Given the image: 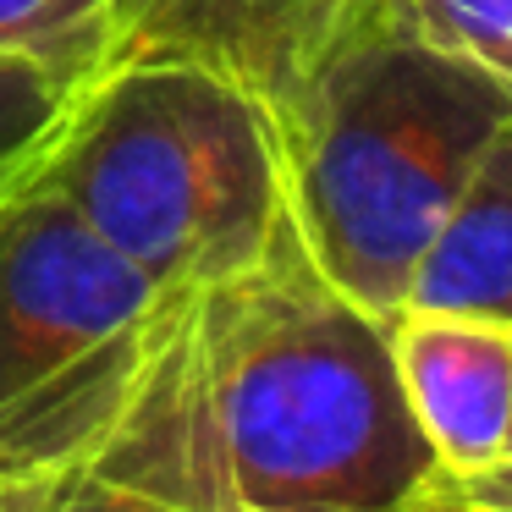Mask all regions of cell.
Wrapping results in <instances>:
<instances>
[{
  "label": "cell",
  "instance_id": "6da1fadb",
  "mask_svg": "<svg viewBox=\"0 0 512 512\" xmlns=\"http://www.w3.org/2000/svg\"><path fill=\"white\" fill-rule=\"evenodd\" d=\"M166 353L232 512H413L441 479L386 320L347 303L287 221L248 270L171 292Z\"/></svg>",
  "mask_w": 512,
  "mask_h": 512
},
{
  "label": "cell",
  "instance_id": "7a4b0ae2",
  "mask_svg": "<svg viewBox=\"0 0 512 512\" xmlns=\"http://www.w3.org/2000/svg\"><path fill=\"white\" fill-rule=\"evenodd\" d=\"M259 105L298 248L347 303L397 320L468 171L512 122V89L424 39L408 0H353Z\"/></svg>",
  "mask_w": 512,
  "mask_h": 512
},
{
  "label": "cell",
  "instance_id": "3957f363",
  "mask_svg": "<svg viewBox=\"0 0 512 512\" xmlns=\"http://www.w3.org/2000/svg\"><path fill=\"white\" fill-rule=\"evenodd\" d=\"M34 177L160 292L248 270L287 221L259 94L177 56H116L72 89Z\"/></svg>",
  "mask_w": 512,
  "mask_h": 512
},
{
  "label": "cell",
  "instance_id": "277c9868",
  "mask_svg": "<svg viewBox=\"0 0 512 512\" xmlns=\"http://www.w3.org/2000/svg\"><path fill=\"white\" fill-rule=\"evenodd\" d=\"M166 298L34 171L0 188V474L50 468L122 402Z\"/></svg>",
  "mask_w": 512,
  "mask_h": 512
},
{
  "label": "cell",
  "instance_id": "5b68a950",
  "mask_svg": "<svg viewBox=\"0 0 512 512\" xmlns=\"http://www.w3.org/2000/svg\"><path fill=\"white\" fill-rule=\"evenodd\" d=\"M386 336L408 413L441 474L496 463L512 419V331L402 309L397 320H386Z\"/></svg>",
  "mask_w": 512,
  "mask_h": 512
},
{
  "label": "cell",
  "instance_id": "8992f818",
  "mask_svg": "<svg viewBox=\"0 0 512 512\" xmlns=\"http://www.w3.org/2000/svg\"><path fill=\"white\" fill-rule=\"evenodd\" d=\"M347 6L353 0H111L116 56L199 61L265 94Z\"/></svg>",
  "mask_w": 512,
  "mask_h": 512
},
{
  "label": "cell",
  "instance_id": "52a82bcc",
  "mask_svg": "<svg viewBox=\"0 0 512 512\" xmlns=\"http://www.w3.org/2000/svg\"><path fill=\"white\" fill-rule=\"evenodd\" d=\"M413 314H457L512 331V122L485 144L452 215L408 281Z\"/></svg>",
  "mask_w": 512,
  "mask_h": 512
},
{
  "label": "cell",
  "instance_id": "ba28073f",
  "mask_svg": "<svg viewBox=\"0 0 512 512\" xmlns=\"http://www.w3.org/2000/svg\"><path fill=\"white\" fill-rule=\"evenodd\" d=\"M0 56H23L83 89L116 56L111 0H0Z\"/></svg>",
  "mask_w": 512,
  "mask_h": 512
},
{
  "label": "cell",
  "instance_id": "9c48e42d",
  "mask_svg": "<svg viewBox=\"0 0 512 512\" xmlns=\"http://www.w3.org/2000/svg\"><path fill=\"white\" fill-rule=\"evenodd\" d=\"M67 100L72 83H61L56 72L34 67L23 56H0V188L34 171Z\"/></svg>",
  "mask_w": 512,
  "mask_h": 512
},
{
  "label": "cell",
  "instance_id": "30bf717a",
  "mask_svg": "<svg viewBox=\"0 0 512 512\" xmlns=\"http://www.w3.org/2000/svg\"><path fill=\"white\" fill-rule=\"evenodd\" d=\"M424 39L512 89V0H408Z\"/></svg>",
  "mask_w": 512,
  "mask_h": 512
},
{
  "label": "cell",
  "instance_id": "8fae6325",
  "mask_svg": "<svg viewBox=\"0 0 512 512\" xmlns=\"http://www.w3.org/2000/svg\"><path fill=\"white\" fill-rule=\"evenodd\" d=\"M413 512H512V457L463 468V474H441Z\"/></svg>",
  "mask_w": 512,
  "mask_h": 512
},
{
  "label": "cell",
  "instance_id": "7c38bea8",
  "mask_svg": "<svg viewBox=\"0 0 512 512\" xmlns=\"http://www.w3.org/2000/svg\"><path fill=\"white\" fill-rule=\"evenodd\" d=\"M0 512H17V490L6 485V479H0Z\"/></svg>",
  "mask_w": 512,
  "mask_h": 512
},
{
  "label": "cell",
  "instance_id": "4fadbf2b",
  "mask_svg": "<svg viewBox=\"0 0 512 512\" xmlns=\"http://www.w3.org/2000/svg\"><path fill=\"white\" fill-rule=\"evenodd\" d=\"M501 457H512V419H507V446H501Z\"/></svg>",
  "mask_w": 512,
  "mask_h": 512
}]
</instances>
